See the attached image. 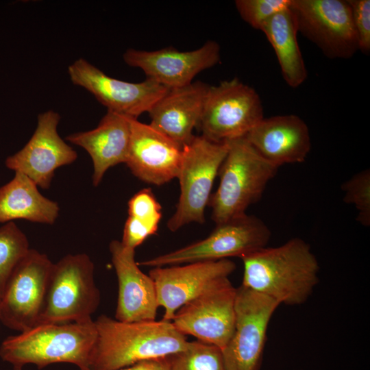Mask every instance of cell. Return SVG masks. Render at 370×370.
<instances>
[{
  "instance_id": "3957f363",
  "label": "cell",
  "mask_w": 370,
  "mask_h": 370,
  "mask_svg": "<svg viewBox=\"0 0 370 370\" xmlns=\"http://www.w3.org/2000/svg\"><path fill=\"white\" fill-rule=\"evenodd\" d=\"M97 337L95 321L38 323L5 338L0 358L13 367L32 364L41 369L54 363H71L88 368Z\"/></svg>"
},
{
  "instance_id": "e0dca14e",
  "label": "cell",
  "mask_w": 370,
  "mask_h": 370,
  "mask_svg": "<svg viewBox=\"0 0 370 370\" xmlns=\"http://www.w3.org/2000/svg\"><path fill=\"white\" fill-rule=\"evenodd\" d=\"M182 160V147L137 119L130 121V140L125 164L140 180L155 186L177 178Z\"/></svg>"
},
{
  "instance_id": "d6986e66",
  "label": "cell",
  "mask_w": 370,
  "mask_h": 370,
  "mask_svg": "<svg viewBox=\"0 0 370 370\" xmlns=\"http://www.w3.org/2000/svg\"><path fill=\"white\" fill-rule=\"evenodd\" d=\"M245 137L264 158L278 167L304 162L311 149L309 128L295 114L264 117Z\"/></svg>"
},
{
  "instance_id": "cb8c5ba5",
  "label": "cell",
  "mask_w": 370,
  "mask_h": 370,
  "mask_svg": "<svg viewBox=\"0 0 370 370\" xmlns=\"http://www.w3.org/2000/svg\"><path fill=\"white\" fill-rule=\"evenodd\" d=\"M168 358L171 370H226L222 350L197 340Z\"/></svg>"
},
{
  "instance_id": "5bb4252c",
  "label": "cell",
  "mask_w": 370,
  "mask_h": 370,
  "mask_svg": "<svg viewBox=\"0 0 370 370\" xmlns=\"http://www.w3.org/2000/svg\"><path fill=\"white\" fill-rule=\"evenodd\" d=\"M236 269L229 259L158 267L149 270L159 307L164 310L162 320L171 321L184 304L222 281Z\"/></svg>"
},
{
  "instance_id": "83f0119b",
  "label": "cell",
  "mask_w": 370,
  "mask_h": 370,
  "mask_svg": "<svg viewBox=\"0 0 370 370\" xmlns=\"http://www.w3.org/2000/svg\"><path fill=\"white\" fill-rule=\"evenodd\" d=\"M128 216L146 225L155 234L162 218V207L149 188L140 190L129 200Z\"/></svg>"
},
{
  "instance_id": "30bf717a",
  "label": "cell",
  "mask_w": 370,
  "mask_h": 370,
  "mask_svg": "<svg viewBox=\"0 0 370 370\" xmlns=\"http://www.w3.org/2000/svg\"><path fill=\"white\" fill-rule=\"evenodd\" d=\"M53 262L30 249L11 273L0 298L1 323L21 332L38 323Z\"/></svg>"
},
{
  "instance_id": "7a4b0ae2",
  "label": "cell",
  "mask_w": 370,
  "mask_h": 370,
  "mask_svg": "<svg viewBox=\"0 0 370 370\" xmlns=\"http://www.w3.org/2000/svg\"><path fill=\"white\" fill-rule=\"evenodd\" d=\"M97 337L89 369L117 370L138 362L166 358L188 346L186 336L171 321L124 322L106 315L95 321Z\"/></svg>"
},
{
  "instance_id": "8992f818",
  "label": "cell",
  "mask_w": 370,
  "mask_h": 370,
  "mask_svg": "<svg viewBox=\"0 0 370 370\" xmlns=\"http://www.w3.org/2000/svg\"><path fill=\"white\" fill-rule=\"evenodd\" d=\"M228 143H216L194 136L182 148V160L177 179L180 193L175 211L167 227L176 232L184 225L205 222V210L219 168L228 151Z\"/></svg>"
},
{
  "instance_id": "2e32d148",
  "label": "cell",
  "mask_w": 370,
  "mask_h": 370,
  "mask_svg": "<svg viewBox=\"0 0 370 370\" xmlns=\"http://www.w3.org/2000/svg\"><path fill=\"white\" fill-rule=\"evenodd\" d=\"M123 58L127 65L140 69L147 79L171 89L191 84L200 72L217 64L221 49L217 42L208 40L201 47L188 51L171 47L156 51L129 49Z\"/></svg>"
},
{
  "instance_id": "9c48e42d",
  "label": "cell",
  "mask_w": 370,
  "mask_h": 370,
  "mask_svg": "<svg viewBox=\"0 0 370 370\" xmlns=\"http://www.w3.org/2000/svg\"><path fill=\"white\" fill-rule=\"evenodd\" d=\"M298 32L331 59H348L359 50L351 9L343 0H291Z\"/></svg>"
},
{
  "instance_id": "ffe728a7",
  "label": "cell",
  "mask_w": 370,
  "mask_h": 370,
  "mask_svg": "<svg viewBox=\"0 0 370 370\" xmlns=\"http://www.w3.org/2000/svg\"><path fill=\"white\" fill-rule=\"evenodd\" d=\"M209 87L195 82L169 89L149 112V124L183 148L194 136Z\"/></svg>"
},
{
  "instance_id": "277c9868",
  "label": "cell",
  "mask_w": 370,
  "mask_h": 370,
  "mask_svg": "<svg viewBox=\"0 0 370 370\" xmlns=\"http://www.w3.org/2000/svg\"><path fill=\"white\" fill-rule=\"evenodd\" d=\"M227 143L228 151L218 173L219 184L208 204L216 225L247 214L279 168L264 158L245 136Z\"/></svg>"
},
{
  "instance_id": "9a60e30c",
  "label": "cell",
  "mask_w": 370,
  "mask_h": 370,
  "mask_svg": "<svg viewBox=\"0 0 370 370\" xmlns=\"http://www.w3.org/2000/svg\"><path fill=\"white\" fill-rule=\"evenodd\" d=\"M60 119V114L53 110L39 114L32 136L20 151L6 158V167L25 174L38 186L48 189L55 171L77 158V152L58 134Z\"/></svg>"
},
{
  "instance_id": "484cf974",
  "label": "cell",
  "mask_w": 370,
  "mask_h": 370,
  "mask_svg": "<svg viewBox=\"0 0 370 370\" xmlns=\"http://www.w3.org/2000/svg\"><path fill=\"white\" fill-rule=\"evenodd\" d=\"M343 201L353 204L358 210L356 221L370 225V169H365L345 181L341 186Z\"/></svg>"
},
{
  "instance_id": "7402d4cb",
  "label": "cell",
  "mask_w": 370,
  "mask_h": 370,
  "mask_svg": "<svg viewBox=\"0 0 370 370\" xmlns=\"http://www.w3.org/2000/svg\"><path fill=\"white\" fill-rule=\"evenodd\" d=\"M59 212L58 204L43 196L36 183L23 173L15 172L14 177L0 187V223L24 219L51 225Z\"/></svg>"
},
{
  "instance_id": "4fadbf2b",
  "label": "cell",
  "mask_w": 370,
  "mask_h": 370,
  "mask_svg": "<svg viewBox=\"0 0 370 370\" xmlns=\"http://www.w3.org/2000/svg\"><path fill=\"white\" fill-rule=\"evenodd\" d=\"M74 85L83 87L112 111L133 119L149 112L169 88L146 79L132 83L107 75L84 58H79L68 68Z\"/></svg>"
},
{
  "instance_id": "ac0fdd59",
  "label": "cell",
  "mask_w": 370,
  "mask_h": 370,
  "mask_svg": "<svg viewBox=\"0 0 370 370\" xmlns=\"http://www.w3.org/2000/svg\"><path fill=\"white\" fill-rule=\"evenodd\" d=\"M109 250L118 282L114 319L124 322L156 320L159 306L155 284L140 269L135 249L113 240Z\"/></svg>"
},
{
  "instance_id": "f1b7e54d",
  "label": "cell",
  "mask_w": 370,
  "mask_h": 370,
  "mask_svg": "<svg viewBox=\"0 0 370 370\" xmlns=\"http://www.w3.org/2000/svg\"><path fill=\"white\" fill-rule=\"evenodd\" d=\"M347 2L351 9L358 49L367 54L370 51V1L347 0Z\"/></svg>"
},
{
  "instance_id": "d4e9b609",
  "label": "cell",
  "mask_w": 370,
  "mask_h": 370,
  "mask_svg": "<svg viewBox=\"0 0 370 370\" xmlns=\"http://www.w3.org/2000/svg\"><path fill=\"white\" fill-rule=\"evenodd\" d=\"M29 249L26 235L16 223L0 227V298L13 270Z\"/></svg>"
},
{
  "instance_id": "44dd1931",
  "label": "cell",
  "mask_w": 370,
  "mask_h": 370,
  "mask_svg": "<svg viewBox=\"0 0 370 370\" xmlns=\"http://www.w3.org/2000/svg\"><path fill=\"white\" fill-rule=\"evenodd\" d=\"M131 119L108 110L95 129L66 137V140L82 147L90 155L93 164L95 186L99 184L110 168L125 163L130 140Z\"/></svg>"
},
{
  "instance_id": "603a6c76",
  "label": "cell",
  "mask_w": 370,
  "mask_h": 370,
  "mask_svg": "<svg viewBox=\"0 0 370 370\" xmlns=\"http://www.w3.org/2000/svg\"><path fill=\"white\" fill-rule=\"evenodd\" d=\"M262 31L275 51L282 77L292 88L301 86L308 72L297 42V28L289 8L273 15Z\"/></svg>"
},
{
  "instance_id": "5b68a950",
  "label": "cell",
  "mask_w": 370,
  "mask_h": 370,
  "mask_svg": "<svg viewBox=\"0 0 370 370\" xmlns=\"http://www.w3.org/2000/svg\"><path fill=\"white\" fill-rule=\"evenodd\" d=\"M94 270L93 262L84 253L67 254L53 263L38 323L92 319L101 300Z\"/></svg>"
},
{
  "instance_id": "d6a6232c",
  "label": "cell",
  "mask_w": 370,
  "mask_h": 370,
  "mask_svg": "<svg viewBox=\"0 0 370 370\" xmlns=\"http://www.w3.org/2000/svg\"><path fill=\"white\" fill-rule=\"evenodd\" d=\"M0 323H1V319H0Z\"/></svg>"
},
{
  "instance_id": "4dcf8cb0",
  "label": "cell",
  "mask_w": 370,
  "mask_h": 370,
  "mask_svg": "<svg viewBox=\"0 0 370 370\" xmlns=\"http://www.w3.org/2000/svg\"><path fill=\"white\" fill-rule=\"evenodd\" d=\"M79 370H93L89 368ZM117 370H171L168 357L143 360Z\"/></svg>"
},
{
  "instance_id": "6da1fadb",
  "label": "cell",
  "mask_w": 370,
  "mask_h": 370,
  "mask_svg": "<svg viewBox=\"0 0 370 370\" xmlns=\"http://www.w3.org/2000/svg\"><path fill=\"white\" fill-rule=\"evenodd\" d=\"M242 286L279 304L301 305L319 282V264L308 243L293 238L275 247H264L241 258Z\"/></svg>"
},
{
  "instance_id": "ba28073f",
  "label": "cell",
  "mask_w": 370,
  "mask_h": 370,
  "mask_svg": "<svg viewBox=\"0 0 370 370\" xmlns=\"http://www.w3.org/2000/svg\"><path fill=\"white\" fill-rule=\"evenodd\" d=\"M264 118L258 92L237 78L208 88L197 127L216 143L244 137Z\"/></svg>"
},
{
  "instance_id": "8fae6325",
  "label": "cell",
  "mask_w": 370,
  "mask_h": 370,
  "mask_svg": "<svg viewBox=\"0 0 370 370\" xmlns=\"http://www.w3.org/2000/svg\"><path fill=\"white\" fill-rule=\"evenodd\" d=\"M274 299L242 285L236 288L234 328L222 350L226 370H260Z\"/></svg>"
},
{
  "instance_id": "4316f807",
  "label": "cell",
  "mask_w": 370,
  "mask_h": 370,
  "mask_svg": "<svg viewBox=\"0 0 370 370\" xmlns=\"http://www.w3.org/2000/svg\"><path fill=\"white\" fill-rule=\"evenodd\" d=\"M291 0H236V10L244 21L260 30L275 14L289 8Z\"/></svg>"
},
{
  "instance_id": "7c38bea8",
  "label": "cell",
  "mask_w": 370,
  "mask_h": 370,
  "mask_svg": "<svg viewBox=\"0 0 370 370\" xmlns=\"http://www.w3.org/2000/svg\"><path fill=\"white\" fill-rule=\"evenodd\" d=\"M235 297L236 288L225 279L184 304L171 322L182 334L223 350L234 331Z\"/></svg>"
},
{
  "instance_id": "1f68e13d",
  "label": "cell",
  "mask_w": 370,
  "mask_h": 370,
  "mask_svg": "<svg viewBox=\"0 0 370 370\" xmlns=\"http://www.w3.org/2000/svg\"><path fill=\"white\" fill-rule=\"evenodd\" d=\"M14 370H22V367H14Z\"/></svg>"
},
{
  "instance_id": "f546056e",
  "label": "cell",
  "mask_w": 370,
  "mask_h": 370,
  "mask_svg": "<svg viewBox=\"0 0 370 370\" xmlns=\"http://www.w3.org/2000/svg\"><path fill=\"white\" fill-rule=\"evenodd\" d=\"M151 235L153 234L146 225L128 216L124 225L121 243L123 246L136 250V247Z\"/></svg>"
},
{
  "instance_id": "52a82bcc",
  "label": "cell",
  "mask_w": 370,
  "mask_h": 370,
  "mask_svg": "<svg viewBox=\"0 0 370 370\" xmlns=\"http://www.w3.org/2000/svg\"><path fill=\"white\" fill-rule=\"evenodd\" d=\"M271 232L260 218L245 214L216 225L206 238L178 249L138 262L158 267L241 258L267 247Z\"/></svg>"
}]
</instances>
